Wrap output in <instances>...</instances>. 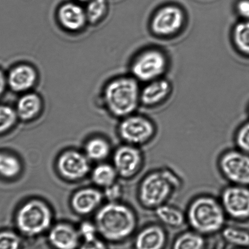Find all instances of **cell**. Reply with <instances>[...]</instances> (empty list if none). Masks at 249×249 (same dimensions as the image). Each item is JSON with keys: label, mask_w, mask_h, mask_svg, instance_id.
<instances>
[{"label": "cell", "mask_w": 249, "mask_h": 249, "mask_svg": "<svg viewBox=\"0 0 249 249\" xmlns=\"http://www.w3.org/2000/svg\"><path fill=\"white\" fill-rule=\"evenodd\" d=\"M183 181L168 167L155 169L142 178L138 188V199L144 209L154 210L169 202L182 189Z\"/></svg>", "instance_id": "obj_1"}, {"label": "cell", "mask_w": 249, "mask_h": 249, "mask_svg": "<svg viewBox=\"0 0 249 249\" xmlns=\"http://www.w3.org/2000/svg\"><path fill=\"white\" fill-rule=\"evenodd\" d=\"M185 212L190 229L204 236L221 232L228 219L219 197L209 194L196 196Z\"/></svg>", "instance_id": "obj_2"}, {"label": "cell", "mask_w": 249, "mask_h": 249, "mask_svg": "<svg viewBox=\"0 0 249 249\" xmlns=\"http://www.w3.org/2000/svg\"><path fill=\"white\" fill-rule=\"evenodd\" d=\"M139 83L129 75L115 77L106 84L103 91V103L113 115L124 118L136 112L141 105Z\"/></svg>", "instance_id": "obj_3"}, {"label": "cell", "mask_w": 249, "mask_h": 249, "mask_svg": "<svg viewBox=\"0 0 249 249\" xmlns=\"http://www.w3.org/2000/svg\"><path fill=\"white\" fill-rule=\"evenodd\" d=\"M96 228L105 238L112 241L122 240L134 233L138 219L131 208L124 204L111 203L98 212Z\"/></svg>", "instance_id": "obj_4"}, {"label": "cell", "mask_w": 249, "mask_h": 249, "mask_svg": "<svg viewBox=\"0 0 249 249\" xmlns=\"http://www.w3.org/2000/svg\"><path fill=\"white\" fill-rule=\"evenodd\" d=\"M169 64L168 55L163 50L156 47L146 48L133 58L130 66V75L145 84L164 77Z\"/></svg>", "instance_id": "obj_5"}, {"label": "cell", "mask_w": 249, "mask_h": 249, "mask_svg": "<svg viewBox=\"0 0 249 249\" xmlns=\"http://www.w3.org/2000/svg\"><path fill=\"white\" fill-rule=\"evenodd\" d=\"M217 167L229 184L249 187V154L233 147L219 155Z\"/></svg>", "instance_id": "obj_6"}, {"label": "cell", "mask_w": 249, "mask_h": 249, "mask_svg": "<svg viewBox=\"0 0 249 249\" xmlns=\"http://www.w3.org/2000/svg\"><path fill=\"white\" fill-rule=\"evenodd\" d=\"M119 133L126 143L140 147L153 141L157 134V127L149 117L134 113L123 118Z\"/></svg>", "instance_id": "obj_7"}, {"label": "cell", "mask_w": 249, "mask_h": 249, "mask_svg": "<svg viewBox=\"0 0 249 249\" xmlns=\"http://www.w3.org/2000/svg\"><path fill=\"white\" fill-rule=\"evenodd\" d=\"M184 10L175 4H166L155 12L150 20L149 26L157 37L168 38L178 35L185 27Z\"/></svg>", "instance_id": "obj_8"}, {"label": "cell", "mask_w": 249, "mask_h": 249, "mask_svg": "<svg viewBox=\"0 0 249 249\" xmlns=\"http://www.w3.org/2000/svg\"><path fill=\"white\" fill-rule=\"evenodd\" d=\"M16 222L22 233L27 235H36L49 227L52 222V213L44 203L32 200L21 207L17 215Z\"/></svg>", "instance_id": "obj_9"}, {"label": "cell", "mask_w": 249, "mask_h": 249, "mask_svg": "<svg viewBox=\"0 0 249 249\" xmlns=\"http://www.w3.org/2000/svg\"><path fill=\"white\" fill-rule=\"evenodd\" d=\"M227 218L238 222L249 220V187L229 184L219 196Z\"/></svg>", "instance_id": "obj_10"}, {"label": "cell", "mask_w": 249, "mask_h": 249, "mask_svg": "<svg viewBox=\"0 0 249 249\" xmlns=\"http://www.w3.org/2000/svg\"><path fill=\"white\" fill-rule=\"evenodd\" d=\"M113 162L118 175L129 178L137 176L142 170L144 156L140 147L127 144L121 146L115 152Z\"/></svg>", "instance_id": "obj_11"}, {"label": "cell", "mask_w": 249, "mask_h": 249, "mask_svg": "<svg viewBox=\"0 0 249 249\" xmlns=\"http://www.w3.org/2000/svg\"><path fill=\"white\" fill-rule=\"evenodd\" d=\"M38 72L35 67L27 63L16 65L7 77L8 85L14 92L25 93L30 91L37 84Z\"/></svg>", "instance_id": "obj_12"}, {"label": "cell", "mask_w": 249, "mask_h": 249, "mask_svg": "<svg viewBox=\"0 0 249 249\" xmlns=\"http://www.w3.org/2000/svg\"><path fill=\"white\" fill-rule=\"evenodd\" d=\"M172 85L164 77L146 82L141 88L140 103L146 107H154L164 102L172 92Z\"/></svg>", "instance_id": "obj_13"}, {"label": "cell", "mask_w": 249, "mask_h": 249, "mask_svg": "<svg viewBox=\"0 0 249 249\" xmlns=\"http://www.w3.org/2000/svg\"><path fill=\"white\" fill-rule=\"evenodd\" d=\"M58 169L64 178L70 180L84 177L89 171L86 157L76 151H67L61 155L57 163Z\"/></svg>", "instance_id": "obj_14"}, {"label": "cell", "mask_w": 249, "mask_h": 249, "mask_svg": "<svg viewBox=\"0 0 249 249\" xmlns=\"http://www.w3.org/2000/svg\"><path fill=\"white\" fill-rule=\"evenodd\" d=\"M57 18L62 28L71 33L82 30L88 23L85 9L72 2L65 3L59 7Z\"/></svg>", "instance_id": "obj_15"}, {"label": "cell", "mask_w": 249, "mask_h": 249, "mask_svg": "<svg viewBox=\"0 0 249 249\" xmlns=\"http://www.w3.org/2000/svg\"><path fill=\"white\" fill-rule=\"evenodd\" d=\"M167 236L164 226L159 222L147 224L137 234L135 249H163Z\"/></svg>", "instance_id": "obj_16"}, {"label": "cell", "mask_w": 249, "mask_h": 249, "mask_svg": "<svg viewBox=\"0 0 249 249\" xmlns=\"http://www.w3.org/2000/svg\"><path fill=\"white\" fill-rule=\"evenodd\" d=\"M154 212L159 223L163 226L179 229L187 224L185 212L169 202L157 207Z\"/></svg>", "instance_id": "obj_17"}, {"label": "cell", "mask_w": 249, "mask_h": 249, "mask_svg": "<svg viewBox=\"0 0 249 249\" xmlns=\"http://www.w3.org/2000/svg\"><path fill=\"white\" fill-rule=\"evenodd\" d=\"M42 107V98L37 93L30 91L23 93L18 99L16 110L18 118L28 121L37 117Z\"/></svg>", "instance_id": "obj_18"}, {"label": "cell", "mask_w": 249, "mask_h": 249, "mask_svg": "<svg viewBox=\"0 0 249 249\" xmlns=\"http://www.w3.org/2000/svg\"><path fill=\"white\" fill-rule=\"evenodd\" d=\"M50 241L58 249H74L78 244L79 236L76 231L66 224H59L51 231Z\"/></svg>", "instance_id": "obj_19"}, {"label": "cell", "mask_w": 249, "mask_h": 249, "mask_svg": "<svg viewBox=\"0 0 249 249\" xmlns=\"http://www.w3.org/2000/svg\"><path fill=\"white\" fill-rule=\"evenodd\" d=\"M102 195L98 190L85 189L79 191L72 199V206L79 214H88L100 204Z\"/></svg>", "instance_id": "obj_20"}, {"label": "cell", "mask_w": 249, "mask_h": 249, "mask_svg": "<svg viewBox=\"0 0 249 249\" xmlns=\"http://www.w3.org/2000/svg\"><path fill=\"white\" fill-rule=\"evenodd\" d=\"M231 39L239 53L249 55V21L241 20L234 25Z\"/></svg>", "instance_id": "obj_21"}, {"label": "cell", "mask_w": 249, "mask_h": 249, "mask_svg": "<svg viewBox=\"0 0 249 249\" xmlns=\"http://www.w3.org/2000/svg\"><path fill=\"white\" fill-rule=\"evenodd\" d=\"M204 236L190 229L180 233L175 239L173 249H204Z\"/></svg>", "instance_id": "obj_22"}, {"label": "cell", "mask_w": 249, "mask_h": 249, "mask_svg": "<svg viewBox=\"0 0 249 249\" xmlns=\"http://www.w3.org/2000/svg\"><path fill=\"white\" fill-rule=\"evenodd\" d=\"M221 233L224 240L232 245L249 246V231L246 229L235 226H226Z\"/></svg>", "instance_id": "obj_23"}, {"label": "cell", "mask_w": 249, "mask_h": 249, "mask_svg": "<svg viewBox=\"0 0 249 249\" xmlns=\"http://www.w3.org/2000/svg\"><path fill=\"white\" fill-rule=\"evenodd\" d=\"M20 161L13 155L0 152V176L10 178L16 177L20 173Z\"/></svg>", "instance_id": "obj_24"}, {"label": "cell", "mask_w": 249, "mask_h": 249, "mask_svg": "<svg viewBox=\"0 0 249 249\" xmlns=\"http://www.w3.org/2000/svg\"><path fill=\"white\" fill-rule=\"evenodd\" d=\"M88 23L95 25L105 18L108 10L107 0H90L85 9Z\"/></svg>", "instance_id": "obj_25"}, {"label": "cell", "mask_w": 249, "mask_h": 249, "mask_svg": "<svg viewBox=\"0 0 249 249\" xmlns=\"http://www.w3.org/2000/svg\"><path fill=\"white\" fill-rule=\"evenodd\" d=\"M117 174L115 168L108 164H101L93 170L92 178L96 184L106 188L114 183Z\"/></svg>", "instance_id": "obj_26"}, {"label": "cell", "mask_w": 249, "mask_h": 249, "mask_svg": "<svg viewBox=\"0 0 249 249\" xmlns=\"http://www.w3.org/2000/svg\"><path fill=\"white\" fill-rule=\"evenodd\" d=\"M86 151L89 158L93 160H101L106 158L109 154V146L102 139L90 140L86 145Z\"/></svg>", "instance_id": "obj_27"}, {"label": "cell", "mask_w": 249, "mask_h": 249, "mask_svg": "<svg viewBox=\"0 0 249 249\" xmlns=\"http://www.w3.org/2000/svg\"><path fill=\"white\" fill-rule=\"evenodd\" d=\"M16 109L9 106H0V134L13 127L18 120Z\"/></svg>", "instance_id": "obj_28"}, {"label": "cell", "mask_w": 249, "mask_h": 249, "mask_svg": "<svg viewBox=\"0 0 249 249\" xmlns=\"http://www.w3.org/2000/svg\"><path fill=\"white\" fill-rule=\"evenodd\" d=\"M233 141L236 148L249 154V121L244 123L237 129Z\"/></svg>", "instance_id": "obj_29"}, {"label": "cell", "mask_w": 249, "mask_h": 249, "mask_svg": "<svg viewBox=\"0 0 249 249\" xmlns=\"http://www.w3.org/2000/svg\"><path fill=\"white\" fill-rule=\"evenodd\" d=\"M20 239L16 233L9 231H0V249H18Z\"/></svg>", "instance_id": "obj_30"}, {"label": "cell", "mask_w": 249, "mask_h": 249, "mask_svg": "<svg viewBox=\"0 0 249 249\" xmlns=\"http://www.w3.org/2000/svg\"><path fill=\"white\" fill-rule=\"evenodd\" d=\"M235 9L237 14L242 20L249 21V0H239Z\"/></svg>", "instance_id": "obj_31"}, {"label": "cell", "mask_w": 249, "mask_h": 249, "mask_svg": "<svg viewBox=\"0 0 249 249\" xmlns=\"http://www.w3.org/2000/svg\"><path fill=\"white\" fill-rule=\"evenodd\" d=\"M80 232L86 241L93 240L95 239L96 228L93 224L89 222H84L80 228Z\"/></svg>", "instance_id": "obj_32"}, {"label": "cell", "mask_w": 249, "mask_h": 249, "mask_svg": "<svg viewBox=\"0 0 249 249\" xmlns=\"http://www.w3.org/2000/svg\"><path fill=\"white\" fill-rule=\"evenodd\" d=\"M106 196L111 200H115L118 199L122 195V189L119 185L115 184L106 187L105 192Z\"/></svg>", "instance_id": "obj_33"}, {"label": "cell", "mask_w": 249, "mask_h": 249, "mask_svg": "<svg viewBox=\"0 0 249 249\" xmlns=\"http://www.w3.org/2000/svg\"><path fill=\"white\" fill-rule=\"evenodd\" d=\"M80 249H106V247L102 242L95 238L93 240L86 241Z\"/></svg>", "instance_id": "obj_34"}, {"label": "cell", "mask_w": 249, "mask_h": 249, "mask_svg": "<svg viewBox=\"0 0 249 249\" xmlns=\"http://www.w3.org/2000/svg\"><path fill=\"white\" fill-rule=\"evenodd\" d=\"M8 85L7 77L3 72L0 70V96L4 93L5 90L6 86Z\"/></svg>", "instance_id": "obj_35"}, {"label": "cell", "mask_w": 249, "mask_h": 249, "mask_svg": "<svg viewBox=\"0 0 249 249\" xmlns=\"http://www.w3.org/2000/svg\"><path fill=\"white\" fill-rule=\"evenodd\" d=\"M77 1L81 2H89L90 1V0H77Z\"/></svg>", "instance_id": "obj_36"}, {"label": "cell", "mask_w": 249, "mask_h": 249, "mask_svg": "<svg viewBox=\"0 0 249 249\" xmlns=\"http://www.w3.org/2000/svg\"></svg>", "instance_id": "obj_37"}]
</instances>
